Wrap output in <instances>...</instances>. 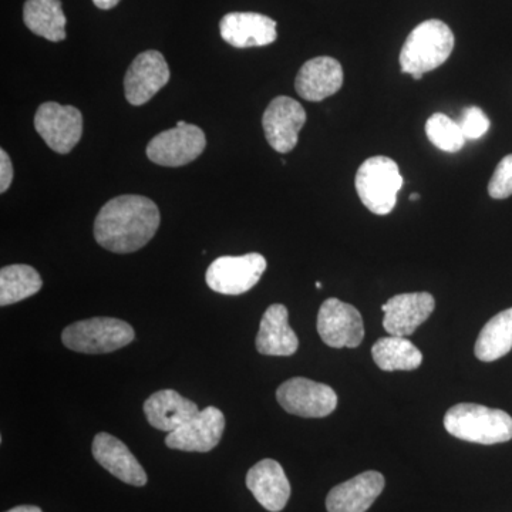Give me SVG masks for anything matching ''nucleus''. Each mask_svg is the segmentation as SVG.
I'll list each match as a JSON object with an SVG mask.
<instances>
[{
    "label": "nucleus",
    "instance_id": "obj_23",
    "mask_svg": "<svg viewBox=\"0 0 512 512\" xmlns=\"http://www.w3.org/2000/svg\"><path fill=\"white\" fill-rule=\"evenodd\" d=\"M512 349V308L495 315L478 335L477 359L481 362H495L510 353Z\"/></svg>",
    "mask_w": 512,
    "mask_h": 512
},
{
    "label": "nucleus",
    "instance_id": "obj_10",
    "mask_svg": "<svg viewBox=\"0 0 512 512\" xmlns=\"http://www.w3.org/2000/svg\"><path fill=\"white\" fill-rule=\"evenodd\" d=\"M320 339L330 348H357L365 338V326L355 306L336 298L326 299L318 313Z\"/></svg>",
    "mask_w": 512,
    "mask_h": 512
},
{
    "label": "nucleus",
    "instance_id": "obj_7",
    "mask_svg": "<svg viewBox=\"0 0 512 512\" xmlns=\"http://www.w3.org/2000/svg\"><path fill=\"white\" fill-rule=\"evenodd\" d=\"M276 400L285 412L305 419H322L338 406V394L332 387L305 377H293L282 383L276 390Z\"/></svg>",
    "mask_w": 512,
    "mask_h": 512
},
{
    "label": "nucleus",
    "instance_id": "obj_15",
    "mask_svg": "<svg viewBox=\"0 0 512 512\" xmlns=\"http://www.w3.org/2000/svg\"><path fill=\"white\" fill-rule=\"evenodd\" d=\"M222 39L237 49L271 45L278 37L276 22L255 12H232L221 19Z\"/></svg>",
    "mask_w": 512,
    "mask_h": 512
},
{
    "label": "nucleus",
    "instance_id": "obj_24",
    "mask_svg": "<svg viewBox=\"0 0 512 512\" xmlns=\"http://www.w3.org/2000/svg\"><path fill=\"white\" fill-rule=\"evenodd\" d=\"M373 360L384 372L414 370L423 362V355L416 346L402 336H389L377 340L372 348Z\"/></svg>",
    "mask_w": 512,
    "mask_h": 512
},
{
    "label": "nucleus",
    "instance_id": "obj_17",
    "mask_svg": "<svg viewBox=\"0 0 512 512\" xmlns=\"http://www.w3.org/2000/svg\"><path fill=\"white\" fill-rule=\"evenodd\" d=\"M247 487L255 500L271 512L284 510L291 497V484L284 468L271 458L259 461L248 471Z\"/></svg>",
    "mask_w": 512,
    "mask_h": 512
},
{
    "label": "nucleus",
    "instance_id": "obj_32",
    "mask_svg": "<svg viewBox=\"0 0 512 512\" xmlns=\"http://www.w3.org/2000/svg\"><path fill=\"white\" fill-rule=\"evenodd\" d=\"M410 200H412V201L420 200V195L412 194V195H410Z\"/></svg>",
    "mask_w": 512,
    "mask_h": 512
},
{
    "label": "nucleus",
    "instance_id": "obj_6",
    "mask_svg": "<svg viewBox=\"0 0 512 512\" xmlns=\"http://www.w3.org/2000/svg\"><path fill=\"white\" fill-rule=\"evenodd\" d=\"M207 147L204 131L194 124L178 121L177 126L157 134L148 143V160L163 167H183L197 160Z\"/></svg>",
    "mask_w": 512,
    "mask_h": 512
},
{
    "label": "nucleus",
    "instance_id": "obj_30",
    "mask_svg": "<svg viewBox=\"0 0 512 512\" xmlns=\"http://www.w3.org/2000/svg\"><path fill=\"white\" fill-rule=\"evenodd\" d=\"M93 3L101 10H110L116 8L120 0H93Z\"/></svg>",
    "mask_w": 512,
    "mask_h": 512
},
{
    "label": "nucleus",
    "instance_id": "obj_22",
    "mask_svg": "<svg viewBox=\"0 0 512 512\" xmlns=\"http://www.w3.org/2000/svg\"><path fill=\"white\" fill-rule=\"evenodd\" d=\"M23 20L30 32L50 42L66 39V16L60 0H28L23 9Z\"/></svg>",
    "mask_w": 512,
    "mask_h": 512
},
{
    "label": "nucleus",
    "instance_id": "obj_4",
    "mask_svg": "<svg viewBox=\"0 0 512 512\" xmlns=\"http://www.w3.org/2000/svg\"><path fill=\"white\" fill-rule=\"evenodd\" d=\"M356 191L363 205L376 215L390 214L396 207L397 194L404 180L399 165L392 158H367L356 174Z\"/></svg>",
    "mask_w": 512,
    "mask_h": 512
},
{
    "label": "nucleus",
    "instance_id": "obj_13",
    "mask_svg": "<svg viewBox=\"0 0 512 512\" xmlns=\"http://www.w3.org/2000/svg\"><path fill=\"white\" fill-rule=\"evenodd\" d=\"M170 80V69L157 50L140 53L124 76V94L128 103L143 106Z\"/></svg>",
    "mask_w": 512,
    "mask_h": 512
},
{
    "label": "nucleus",
    "instance_id": "obj_33",
    "mask_svg": "<svg viewBox=\"0 0 512 512\" xmlns=\"http://www.w3.org/2000/svg\"><path fill=\"white\" fill-rule=\"evenodd\" d=\"M421 77H423V74H413V79L414 80H420Z\"/></svg>",
    "mask_w": 512,
    "mask_h": 512
},
{
    "label": "nucleus",
    "instance_id": "obj_19",
    "mask_svg": "<svg viewBox=\"0 0 512 512\" xmlns=\"http://www.w3.org/2000/svg\"><path fill=\"white\" fill-rule=\"evenodd\" d=\"M383 488V474L366 471L332 488L326 508L329 512H366L383 493Z\"/></svg>",
    "mask_w": 512,
    "mask_h": 512
},
{
    "label": "nucleus",
    "instance_id": "obj_1",
    "mask_svg": "<svg viewBox=\"0 0 512 512\" xmlns=\"http://www.w3.org/2000/svg\"><path fill=\"white\" fill-rule=\"evenodd\" d=\"M160 210L143 195H120L103 205L94 221L97 244L114 254L146 247L160 227Z\"/></svg>",
    "mask_w": 512,
    "mask_h": 512
},
{
    "label": "nucleus",
    "instance_id": "obj_11",
    "mask_svg": "<svg viewBox=\"0 0 512 512\" xmlns=\"http://www.w3.org/2000/svg\"><path fill=\"white\" fill-rule=\"evenodd\" d=\"M225 416L217 407L201 410L177 430L165 437V446L188 453H208L220 444Z\"/></svg>",
    "mask_w": 512,
    "mask_h": 512
},
{
    "label": "nucleus",
    "instance_id": "obj_14",
    "mask_svg": "<svg viewBox=\"0 0 512 512\" xmlns=\"http://www.w3.org/2000/svg\"><path fill=\"white\" fill-rule=\"evenodd\" d=\"M436 308V301L427 292L400 293L384 303L383 328L390 336L413 335L421 323L430 318Z\"/></svg>",
    "mask_w": 512,
    "mask_h": 512
},
{
    "label": "nucleus",
    "instance_id": "obj_5",
    "mask_svg": "<svg viewBox=\"0 0 512 512\" xmlns=\"http://www.w3.org/2000/svg\"><path fill=\"white\" fill-rule=\"evenodd\" d=\"M136 338L131 325L116 318L79 320L67 326L62 342L67 349L86 355H103L126 348Z\"/></svg>",
    "mask_w": 512,
    "mask_h": 512
},
{
    "label": "nucleus",
    "instance_id": "obj_21",
    "mask_svg": "<svg viewBox=\"0 0 512 512\" xmlns=\"http://www.w3.org/2000/svg\"><path fill=\"white\" fill-rule=\"evenodd\" d=\"M200 412L197 403L185 399L175 390L165 389L151 394L144 403V414L154 429L171 433Z\"/></svg>",
    "mask_w": 512,
    "mask_h": 512
},
{
    "label": "nucleus",
    "instance_id": "obj_20",
    "mask_svg": "<svg viewBox=\"0 0 512 512\" xmlns=\"http://www.w3.org/2000/svg\"><path fill=\"white\" fill-rule=\"evenodd\" d=\"M289 313L281 303L269 306L256 335V350L265 356H292L299 348V339L289 326Z\"/></svg>",
    "mask_w": 512,
    "mask_h": 512
},
{
    "label": "nucleus",
    "instance_id": "obj_29",
    "mask_svg": "<svg viewBox=\"0 0 512 512\" xmlns=\"http://www.w3.org/2000/svg\"><path fill=\"white\" fill-rule=\"evenodd\" d=\"M13 181L12 161L5 150H0V192L5 194Z\"/></svg>",
    "mask_w": 512,
    "mask_h": 512
},
{
    "label": "nucleus",
    "instance_id": "obj_2",
    "mask_svg": "<svg viewBox=\"0 0 512 512\" xmlns=\"http://www.w3.org/2000/svg\"><path fill=\"white\" fill-rule=\"evenodd\" d=\"M444 427L451 436L468 443H505L512 439V417L503 410L474 403H460L444 416Z\"/></svg>",
    "mask_w": 512,
    "mask_h": 512
},
{
    "label": "nucleus",
    "instance_id": "obj_27",
    "mask_svg": "<svg viewBox=\"0 0 512 512\" xmlns=\"http://www.w3.org/2000/svg\"><path fill=\"white\" fill-rule=\"evenodd\" d=\"M467 140H478L490 130V120L480 107H466L457 120Z\"/></svg>",
    "mask_w": 512,
    "mask_h": 512
},
{
    "label": "nucleus",
    "instance_id": "obj_18",
    "mask_svg": "<svg viewBox=\"0 0 512 512\" xmlns=\"http://www.w3.org/2000/svg\"><path fill=\"white\" fill-rule=\"evenodd\" d=\"M343 69L329 56L315 57L301 67L295 80L296 93L306 101H322L342 89Z\"/></svg>",
    "mask_w": 512,
    "mask_h": 512
},
{
    "label": "nucleus",
    "instance_id": "obj_9",
    "mask_svg": "<svg viewBox=\"0 0 512 512\" xmlns=\"http://www.w3.org/2000/svg\"><path fill=\"white\" fill-rule=\"evenodd\" d=\"M35 128L53 151L69 154L82 140L83 114L74 106L47 101L37 109Z\"/></svg>",
    "mask_w": 512,
    "mask_h": 512
},
{
    "label": "nucleus",
    "instance_id": "obj_25",
    "mask_svg": "<svg viewBox=\"0 0 512 512\" xmlns=\"http://www.w3.org/2000/svg\"><path fill=\"white\" fill-rule=\"evenodd\" d=\"M43 281L33 266L8 265L0 271V306L25 301L42 289Z\"/></svg>",
    "mask_w": 512,
    "mask_h": 512
},
{
    "label": "nucleus",
    "instance_id": "obj_26",
    "mask_svg": "<svg viewBox=\"0 0 512 512\" xmlns=\"http://www.w3.org/2000/svg\"><path fill=\"white\" fill-rule=\"evenodd\" d=\"M426 134L434 147L446 153H458L467 140L460 124L443 113L433 114L427 120Z\"/></svg>",
    "mask_w": 512,
    "mask_h": 512
},
{
    "label": "nucleus",
    "instance_id": "obj_34",
    "mask_svg": "<svg viewBox=\"0 0 512 512\" xmlns=\"http://www.w3.org/2000/svg\"><path fill=\"white\" fill-rule=\"evenodd\" d=\"M316 288L322 289V284H320V282H316Z\"/></svg>",
    "mask_w": 512,
    "mask_h": 512
},
{
    "label": "nucleus",
    "instance_id": "obj_16",
    "mask_svg": "<svg viewBox=\"0 0 512 512\" xmlns=\"http://www.w3.org/2000/svg\"><path fill=\"white\" fill-rule=\"evenodd\" d=\"M93 457L104 470L123 483L144 487L147 474L126 444L109 433L96 434L93 440Z\"/></svg>",
    "mask_w": 512,
    "mask_h": 512
},
{
    "label": "nucleus",
    "instance_id": "obj_3",
    "mask_svg": "<svg viewBox=\"0 0 512 512\" xmlns=\"http://www.w3.org/2000/svg\"><path fill=\"white\" fill-rule=\"evenodd\" d=\"M454 49V33L441 20L431 19L412 30L400 52V67L407 74H424L447 62Z\"/></svg>",
    "mask_w": 512,
    "mask_h": 512
},
{
    "label": "nucleus",
    "instance_id": "obj_12",
    "mask_svg": "<svg viewBox=\"0 0 512 512\" xmlns=\"http://www.w3.org/2000/svg\"><path fill=\"white\" fill-rule=\"evenodd\" d=\"M306 123V113L299 101L279 96L265 110L262 126L266 141L278 153H289L298 144L299 131Z\"/></svg>",
    "mask_w": 512,
    "mask_h": 512
},
{
    "label": "nucleus",
    "instance_id": "obj_31",
    "mask_svg": "<svg viewBox=\"0 0 512 512\" xmlns=\"http://www.w3.org/2000/svg\"><path fill=\"white\" fill-rule=\"evenodd\" d=\"M6 512H43L39 507L35 505H19V507L12 508V510Z\"/></svg>",
    "mask_w": 512,
    "mask_h": 512
},
{
    "label": "nucleus",
    "instance_id": "obj_28",
    "mask_svg": "<svg viewBox=\"0 0 512 512\" xmlns=\"http://www.w3.org/2000/svg\"><path fill=\"white\" fill-rule=\"evenodd\" d=\"M488 194L494 200H505L512 195V154L504 157L500 164L495 168L490 184H488Z\"/></svg>",
    "mask_w": 512,
    "mask_h": 512
},
{
    "label": "nucleus",
    "instance_id": "obj_8",
    "mask_svg": "<svg viewBox=\"0 0 512 512\" xmlns=\"http://www.w3.org/2000/svg\"><path fill=\"white\" fill-rule=\"evenodd\" d=\"M266 271V259L261 254L221 256L207 271V284L221 295L237 296L258 284Z\"/></svg>",
    "mask_w": 512,
    "mask_h": 512
}]
</instances>
